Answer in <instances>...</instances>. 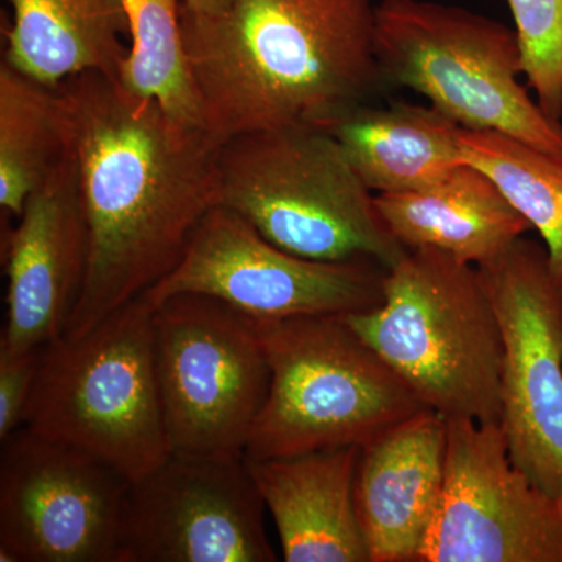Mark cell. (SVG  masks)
I'll use <instances>...</instances> for the list:
<instances>
[{
    "label": "cell",
    "instance_id": "obj_1",
    "mask_svg": "<svg viewBox=\"0 0 562 562\" xmlns=\"http://www.w3.org/2000/svg\"><path fill=\"white\" fill-rule=\"evenodd\" d=\"M58 88L90 232L87 279L65 331L77 336L183 260L199 224L221 203V143L103 74H79Z\"/></svg>",
    "mask_w": 562,
    "mask_h": 562
},
{
    "label": "cell",
    "instance_id": "obj_2",
    "mask_svg": "<svg viewBox=\"0 0 562 562\" xmlns=\"http://www.w3.org/2000/svg\"><path fill=\"white\" fill-rule=\"evenodd\" d=\"M372 0H232L220 14L181 3L184 54L205 128L220 143L277 128H319L386 85Z\"/></svg>",
    "mask_w": 562,
    "mask_h": 562
},
{
    "label": "cell",
    "instance_id": "obj_3",
    "mask_svg": "<svg viewBox=\"0 0 562 562\" xmlns=\"http://www.w3.org/2000/svg\"><path fill=\"white\" fill-rule=\"evenodd\" d=\"M342 317L425 408L501 422L505 338L476 266L441 250H406L384 273L382 303Z\"/></svg>",
    "mask_w": 562,
    "mask_h": 562
},
{
    "label": "cell",
    "instance_id": "obj_4",
    "mask_svg": "<svg viewBox=\"0 0 562 562\" xmlns=\"http://www.w3.org/2000/svg\"><path fill=\"white\" fill-rule=\"evenodd\" d=\"M21 427L99 458L135 482L171 454L144 295L40 351Z\"/></svg>",
    "mask_w": 562,
    "mask_h": 562
},
{
    "label": "cell",
    "instance_id": "obj_5",
    "mask_svg": "<svg viewBox=\"0 0 562 562\" xmlns=\"http://www.w3.org/2000/svg\"><path fill=\"white\" fill-rule=\"evenodd\" d=\"M221 203L280 249L314 261L373 260L390 269L405 247L351 168L319 128H277L222 140Z\"/></svg>",
    "mask_w": 562,
    "mask_h": 562
},
{
    "label": "cell",
    "instance_id": "obj_6",
    "mask_svg": "<svg viewBox=\"0 0 562 562\" xmlns=\"http://www.w3.org/2000/svg\"><path fill=\"white\" fill-rule=\"evenodd\" d=\"M255 322L271 386L247 442L249 460L361 447L425 408L342 316Z\"/></svg>",
    "mask_w": 562,
    "mask_h": 562
},
{
    "label": "cell",
    "instance_id": "obj_7",
    "mask_svg": "<svg viewBox=\"0 0 562 562\" xmlns=\"http://www.w3.org/2000/svg\"><path fill=\"white\" fill-rule=\"evenodd\" d=\"M375 50L386 88H409L473 132L562 150V124L520 85L516 31L482 14L425 0H382Z\"/></svg>",
    "mask_w": 562,
    "mask_h": 562
},
{
    "label": "cell",
    "instance_id": "obj_8",
    "mask_svg": "<svg viewBox=\"0 0 562 562\" xmlns=\"http://www.w3.org/2000/svg\"><path fill=\"white\" fill-rule=\"evenodd\" d=\"M154 344L171 453L246 457L271 386L257 322L210 295H173L154 308Z\"/></svg>",
    "mask_w": 562,
    "mask_h": 562
},
{
    "label": "cell",
    "instance_id": "obj_9",
    "mask_svg": "<svg viewBox=\"0 0 562 562\" xmlns=\"http://www.w3.org/2000/svg\"><path fill=\"white\" fill-rule=\"evenodd\" d=\"M384 273L382 265L364 258L297 257L217 205L199 224L180 265L143 295L151 308L173 295H210L255 321L346 316L382 303Z\"/></svg>",
    "mask_w": 562,
    "mask_h": 562
},
{
    "label": "cell",
    "instance_id": "obj_10",
    "mask_svg": "<svg viewBox=\"0 0 562 562\" xmlns=\"http://www.w3.org/2000/svg\"><path fill=\"white\" fill-rule=\"evenodd\" d=\"M0 442V562H122V473L25 427Z\"/></svg>",
    "mask_w": 562,
    "mask_h": 562
},
{
    "label": "cell",
    "instance_id": "obj_11",
    "mask_svg": "<svg viewBox=\"0 0 562 562\" xmlns=\"http://www.w3.org/2000/svg\"><path fill=\"white\" fill-rule=\"evenodd\" d=\"M479 269L505 338L498 425L509 458L562 506V291L543 244L524 236Z\"/></svg>",
    "mask_w": 562,
    "mask_h": 562
},
{
    "label": "cell",
    "instance_id": "obj_12",
    "mask_svg": "<svg viewBox=\"0 0 562 562\" xmlns=\"http://www.w3.org/2000/svg\"><path fill=\"white\" fill-rule=\"evenodd\" d=\"M420 562H562V506L513 464L501 425L447 419L442 497Z\"/></svg>",
    "mask_w": 562,
    "mask_h": 562
},
{
    "label": "cell",
    "instance_id": "obj_13",
    "mask_svg": "<svg viewBox=\"0 0 562 562\" xmlns=\"http://www.w3.org/2000/svg\"><path fill=\"white\" fill-rule=\"evenodd\" d=\"M246 457L169 454L131 482L122 562H276Z\"/></svg>",
    "mask_w": 562,
    "mask_h": 562
},
{
    "label": "cell",
    "instance_id": "obj_14",
    "mask_svg": "<svg viewBox=\"0 0 562 562\" xmlns=\"http://www.w3.org/2000/svg\"><path fill=\"white\" fill-rule=\"evenodd\" d=\"M90 232L76 146L33 192L7 236V317L2 353L43 349L60 338L87 279Z\"/></svg>",
    "mask_w": 562,
    "mask_h": 562
},
{
    "label": "cell",
    "instance_id": "obj_15",
    "mask_svg": "<svg viewBox=\"0 0 562 562\" xmlns=\"http://www.w3.org/2000/svg\"><path fill=\"white\" fill-rule=\"evenodd\" d=\"M446 458L447 419L428 408L362 443L353 498L371 562H420Z\"/></svg>",
    "mask_w": 562,
    "mask_h": 562
},
{
    "label": "cell",
    "instance_id": "obj_16",
    "mask_svg": "<svg viewBox=\"0 0 562 562\" xmlns=\"http://www.w3.org/2000/svg\"><path fill=\"white\" fill-rule=\"evenodd\" d=\"M360 446L249 460L286 562H371L353 484Z\"/></svg>",
    "mask_w": 562,
    "mask_h": 562
},
{
    "label": "cell",
    "instance_id": "obj_17",
    "mask_svg": "<svg viewBox=\"0 0 562 562\" xmlns=\"http://www.w3.org/2000/svg\"><path fill=\"white\" fill-rule=\"evenodd\" d=\"M375 203L406 250H441L476 268L531 231L501 188L469 162L422 190L375 194Z\"/></svg>",
    "mask_w": 562,
    "mask_h": 562
},
{
    "label": "cell",
    "instance_id": "obj_18",
    "mask_svg": "<svg viewBox=\"0 0 562 562\" xmlns=\"http://www.w3.org/2000/svg\"><path fill=\"white\" fill-rule=\"evenodd\" d=\"M461 131L435 106H357L328 128L373 194L430 187L461 166Z\"/></svg>",
    "mask_w": 562,
    "mask_h": 562
},
{
    "label": "cell",
    "instance_id": "obj_19",
    "mask_svg": "<svg viewBox=\"0 0 562 562\" xmlns=\"http://www.w3.org/2000/svg\"><path fill=\"white\" fill-rule=\"evenodd\" d=\"M13 24L7 33L11 68L60 87L69 77L99 72L120 81L127 14L121 0H10Z\"/></svg>",
    "mask_w": 562,
    "mask_h": 562
},
{
    "label": "cell",
    "instance_id": "obj_20",
    "mask_svg": "<svg viewBox=\"0 0 562 562\" xmlns=\"http://www.w3.org/2000/svg\"><path fill=\"white\" fill-rule=\"evenodd\" d=\"M74 128L60 88L9 63L0 66V206L20 217L29 198L72 150Z\"/></svg>",
    "mask_w": 562,
    "mask_h": 562
},
{
    "label": "cell",
    "instance_id": "obj_21",
    "mask_svg": "<svg viewBox=\"0 0 562 562\" xmlns=\"http://www.w3.org/2000/svg\"><path fill=\"white\" fill-rule=\"evenodd\" d=\"M462 160L475 166L541 235L562 291V150H543L497 132L461 131Z\"/></svg>",
    "mask_w": 562,
    "mask_h": 562
},
{
    "label": "cell",
    "instance_id": "obj_22",
    "mask_svg": "<svg viewBox=\"0 0 562 562\" xmlns=\"http://www.w3.org/2000/svg\"><path fill=\"white\" fill-rule=\"evenodd\" d=\"M132 46L122 63L120 83L192 127L205 128L201 95L181 38V0H121Z\"/></svg>",
    "mask_w": 562,
    "mask_h": 562
},
{
    "label": "cell",
    "instance_id": "obj_23",
    "mask_svg": "<svg viewBox=\"0 0 562 562\" xmlns=\"http://www.w3.org/2000/svg\"><path fill=\"white\" fill-rule=\"evenodd\" d=\"M524 77L550 120H562V0H508Z\"/></svg>",
    "mask_w": 562,
    "mask_h": 562
},
{
    "label": "cell",
    "instance_id": "obj_24",
    "mask_svg": "<svg viewBox=\"0 0 562 562\" xmlns=\"http://www.w3.org/2000/svg\"><path fill=\"white\" fill-rule=\"evenodd\" d=\"M40 351H0V441L21 428L38 369Z\"/></svg>",
    "mask_w": 562,
    "mask_h": 562
},
{
    "label": "cell",
    "instance_id": "obj_25",
    "mask_svg": "<svg viewBox=\"0 0 562 562\" xmlns=\"http://www.w3.org/2000/svg\"><path fill=\"white\" fill-rule=\"evenodd\" d=\"M232 0H181L187 9L199 14H220L228 9Z\"/></svg>",
    "mask_w": 562,
    "mask_h": 562
}]
</instances>
